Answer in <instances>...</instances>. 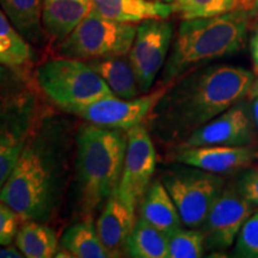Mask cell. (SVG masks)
<instances>
[{"instance_id": "23", "label": "cell", "mask_w": 258, "mask_h": 258, "mask_svg": "<svg viewBox=\"0 0 258 258\" xmlns=\"http://www.w3.org/2000/svg\"><path fill=\"white\" fill-rule=\"evenodd\" d=\"M35 60L30 42L14 27L0 8V66L27 69Z\"/></svg>"}, {"instance_id": "36", "label": "cell", "mask_w": 258, "mask_h": 258, "mask_svg": "<svg viewBox=\"0 0 258 258\" xmlns=\"http://www.w3.org/2000/svg\"><path fill=\"white\" fill-rule=\"evenodd\" d=\"M152 2H160V3H167V4H173L175 0H152Z\"/></svg>"}, {"instance_id": "16", "label": "cell", "mask_w": 258, "mask_h": 258, "mask_svg": "<svg viewBox=\"0 0 258 258\" xmlns=\"http://www.w3.org/2000/svg\"><path fill=\"white\" fill-rule=\"evenodd\" d=\"M91 10V0H42V23L47 40L59 46Z\"/></svg>"}, {"instance_id": "19", "label": "cell", "mask_w": 258, "mask_h": 258, "mask_svg": "<svg viewBox=\"0 0 258 258\" xmlns=\"http://www.w3.org/2000/svg\"><path fill=\"white\" fill-rule=\"evenodd\" d=\"M0 8L28 42L43 46L47 35L42 23V0H0Z\"/></svg>"}, {"instance_id": "18", "label": "cell", "mask_w": 258, "mask_h": 258, "mask_svg": "<svg viewBox=\"0 0 258 258\" xmlns=\"http://www.w3.org/2000/svg\"><path fill=\"white\" fill-rule=\"evenodd\" d=\"M139 209L140 218L166 234H170L182 225L175 202L172 201L161 179L151 182L139 205Z\"/></svg>"}, {"instance_id": "4", "label": "cell", "mask_w": 258, "mask_h": 258, "mask_svg": "<svg viewBox=\"0 0 258 258\" xmlns=\"http://www.w3.org/2000/svg\"><path fill=\"white\" fill-rule=\"evenodd\" d=\"M249 27L244 10L208 18L183 19L164 64L159 85L167 86L200 64L240 50Z\"/></svg>"}, {"instance_id": "35", "label": "cell", "mask_w": 258, "mask_h": 258, "mask_svg": "<svg viewBox=\"0 0 258 258\" xmlns=\"http://www.w3.org/2000/svg\"><path fill=\"white\" fill-rule=\"evenodd\" d=\"M252 11L258 16V0H253L252 4Z\"/></svg>"}, {"instance_id": "12", "label": "cell", "mask_w": 258, "mask_h": 258, "mask_svg": "<svg viewBox=\"0 0 258 258\" xmlns=\"http://www.w3.org/2000/svg\"><path fill=\"white\" fill-rule=\"evenodd\" d=\"M254 213V205L241 195L235 184L224 186L209 209L201 231L206 249L225 250L232 246L244 222Z\"/></svg>"}, {"instance_id": "29", "label": "cell", "mask_w": 258, "mask_h": 258, "mask_svg": "<svg viewBox=\"0 0 258 258\" xmlns=\"http://www.w3.org/2000/svg\"><path fill=\"white\" fill-rule=\"evenodd\" d=\"M22 219L14 209L0 200V245L9 246L16 239Z\"/></svg>"}, {"instance_id": "34", "label": "cell", "mask_w": 258, "mask_h": 258, "mask_svg": "<svg viewBox=\"0 0 258 258\" xmlns=\"http://www.w3.org/2000/svg\"><path fill=\"white\" fill-rule=\"evenodd\" d=\"M252 112L254 121H256V123L258 125V96L252 98Z\"/></svg>"}, {"instance_id": "13", "label": "cell", "mask_w": 258, "mask_h": 258, "mask_svg": "<svg viewBox=\"0 0 258 258\" xmlns=\"http://www.w3.org/2000/svg\"><path fill=\"white\" fill-rule=\"evenodd\" d=\"M252 141V123L245 106L237 103L196 129L177 147L247 146Z\"/></svg>"}, {"instance_id": "15", "label": "cell", "mask_w": 258, "mask_h": 258, "mask_svg": "<svg viewBox=\"0 0 258 258\" xmlns=\"http://www.w3.org/2000/svg\"><path fill=\"white\" fill-rule=\"evenodd\" d=\"M135 211L125 205L116 188L97 220V232L111 257L125 253V244L135 225Z\"/></svg>"}, {"instance_id": "2", "label": "cell", "mask_w": 258, "mask_h": 258, "mask_svg": "<svg viewBox=\"0 0 258 258\" xmlns=\"http://www.w3.org/2000/svg\"><path fill=\"white\" fill-rule=\"evenodd\" d=\"M253 80L250 71L227 64L190 71L170 84L148 115L150 132L163 144H182L247 96Z\"/></svg>"}, {"instance_id": "20", "label": "cell", "mask_w": 258, "mask_h": 258, "mask_svg": "<svg viewBox=\"0 0 258 258\" xmlns=\"http://www.w3.org/2000/svg\"><path fill=\"white\" fill-rule=\"evenodd\" d=\"M86 62L102 77L115 96L123 99H133L140 95L128 55L102 57Z\"/></svg>"}, {"instance_id": "22", "label": "cell", "mask_w": 258, "mask_h": 258, "mask_svg": "<svg viewBox=\"0 0 258 258\" xmlns=\"http://www.w3.org/2000/svg\"><path fill=\"white\" fill-rule=\"evenodd\" d=\"M61 247L77 258H110L99 238L92 217L84 218L67 228L61 238Z\"/></svg>"}, {"instance_id": "1", "label": "cell", "mask_w": 258, "mask_h": 258, "mask_svg": "<svg viewBox=\"0 0 258 258\" xmlns=\"http://www.w3.org/2000/svg\"><path fill=\"white\" fill-rule=\"evenodd\" d=\"M73 124L47 110L0 190V200L22 221L50 222L59 213L72 165Z\"/></svg>"}, {"instance_id": "7", "label": "cell", "mask_w": 258, "mask_h": 258, "mask_svg": "<svg viewBox=\"0 0 258 258\" xmlns=\"http://www.w3.org/2000/svg\"><path fill=\"white\" fill-rule=\"evenodd\" d=\"M182 165L167 169L160 179L175 202L182 225L200 228L224 189L225 180L218 173Z\"/></svg>"}, {"instance_id": "24", "label": "cell", "mask_w": 258, "mask_h": 258, "mask_svg": "<svg viewBox=\"0 0 258 258\" xmlns=\"http://www.w3.org/2000/svg\"><path fill=\"white\" fill-rule=\"evenodd\" d=\"M169 235L139 218L125 244V253L133 258H166Z\"/></svg>"}, {"instance_id": "25", "label": "cell", "mask_w": 258, "mask_h": 258, "mask_svg": "<svg viewBox=\"0 0 258 258\" xmlns=\"http://www.w3.org/2000/svg\"><path fill=\"white\" fill-rule=\"evenodd\" d=\"M167 235L166 258H199L205 253V234L201 228L178 227Z\"/></svg>"}, {"instance_id": "14", "label": "cell", "mask_w": 258, "mask_h": 258, "mask_svg": "<svg viewBox=\"0 0 258 258\" xmlns=\"http://www.w3.org/2000/svg\"><path fill=\"white\" fill-rule=\"evenodd\" d=\"M172 159L209 172L230 173L249 165L254 158L249 146H199L176 147Z\"/></svg>"}, {"instance_id": "6", "label": "cell", "mask_w": 258, "mask_h": 258, "mask_svg": "<svg viewBox=\"0 0 258 258\" xmlns=\"http://www.w3.org/2000/svg\"><path fill=\"white\" fill-rule=\"evenodd\" d=\"M135 34L133 23L111 21L91 10L57 46V54L83 61L128 55Z\"/></svg>"}, {"instance_id": "27", "label": "cell", "mask_w": 258, "mask_h": 258, "mask_svg": "<svg viewBox=\"0 0 258 258\" xmlns=\"http://www.w3.org/2000/svg\"><path fill=\"white\" fill-rule=\"evenodd\" d=\"M30 86L24 69L0 66V108Z\"/></svg>"}, {"instance_id": "11", "label": "cell", "mask_w": 258, "mask_h": 258, "mask_svg": "<svg viewBox=\"0 0 258 258\" xmlns=\"http://www.w3.org/2000/svg\"><path fill=\"white\" fill-rule=\"evenodd\" d=\"M127 134V151L117 189L125 205L135 211L152 182L157 154L147 125H134L128 129Z\"/></svg>"}, {"instance_id": "5", "label": "cell", "mask_w": 258, "mask_h": 258, "mask_svg": "<svg viewBox=\"0 0 258 258\" xmlns=\"http://www.w3.org/2000/svg\"><path fill=\"white\" fill-rule=\"evenodd\" d=\"M38 89L61 110L111 96L110 88L86 61L56 57L37 67Z\"/></svg>"}, {"instance_id": "10", "label": "cell", "mask_w": 258, "mask_h": 258, "mask_svg": "<svg viewBox=\"0 0 258 258\" xmlns=\"http://www.w3.org/2000/svg\"><path fill=\"white\" fill-rule=\"evenodd\" d=\"M173 24L166 19H146L137 27L128 53L140 93L150 92L158 73L169 56Z\"/></svg>"}, {"instance_id": "32", "label": "cell", "mask_w": 258, "mask_h": 258, "mask_svg": "<svg viewBox=\"0 0 258 258\" xmlns=\"http://www.w3.org/2000/svg\"><path fill=\"white\" fill-rule=\"evenodd\" d=\"M24 257V254L19 251V249H15L9 245L5 249H0V258H21Z\"/></svg>"}, {"instance_id": "8", "label": "cell", "mask_w": 258, "mask_h": 258, "mask_svg": "<svg viewBox=\"0 0 258 258\" xmlns=\"http://www.w3.org/2000/svg\"><path fill=\"white\" fill-rule=\"evenodd\" d=\"M44 111L31 86L0 108V190Z\"/></svg>"}, {"instance_id": "31", "label": "cell", "mask_w": 258, "mask_h": 258, "mask_svg": "<svg viewBox=\"0 0 258 258\" xmlns=\"http://www.w3.org/2000/svg\"><path fill=\"white\" fill-rule=\"evenodd\" d=\"M250 50H251V56H252L254 71L258 73V27L256 28V30H254L252 37H251Z\"/></svg>"}, {"instance_id": "21", "label": "cell", "mask_w": 258, "mask_h": 258, "mask_svg": "<svg viewBox=\"0 0 258 258\" xmlns=\"http://www.w3.org/2000/svg\"><path fill=\"white\" fill-rule=\"evenodd\" d=\"M16 234V246L28 258L55 257L59 239L54 228L46 222L25 220L21 222Z\"/></svg>"}, {"instance_id": "28", "label": "cell", "mask_w": 258, "mask_h": 258, "mask_svg": "<svg viewBox=\"0 0 258 258\" xmlns=\"http://www.w3.org/2000/svg\"><path fill=\"white\" fill-rule=\"evenodd\" d=\"M237 256L258 258V212L244 222L237 241Z\"/></svg>"}, {"instance_id": "33", "label": "cell", "mask_w": 258, "mask_h": 258, "mask_svg": "<svg viewBox=\"0 0 258 258\" xmlns=\"http://www.w3.org/2000/svg\"><path fill=\"white\" fill-rule=\"evenodd\" d=\"M257 96H258V79L253 80L252 85H251L249 92H247V97H249V99H252Z\"/></svg>"}, {"instance_id": "30", "label": "cell", "mask_w": 258, "mask_h": 258, "mask_svg": "<svg viewBox=\"0 0 258 258\" xmlns=\"http://www.w3.org/2000/svg\"><path fill=\"white\" fill-rule=\"evenodd\" d=\"M238 190L247 201L258 206V170H249L238 179Z\"/></svg>"}, {"instance_id": "3", "label": "cell", "mask_w": 258, "mask_h": 258, "mask_svg": "<svg viewBox=\"0 0 258 258\" xmlns=\"http://www.w3.org/2000/svg\"><path fill=\"white\" fill-rule=\"evenodd\" d=\"M127 131L83 124L76 132V191L79 211L93 217L120 184Z\"/></svg>"}, {"instance_id": "9", "label": "cell", "mask_w": 258, "mask_h": 258, "mask_svg": "<svg viewBox=\"0 0 258 258\" xmlns=\"http://www.w3.org/2000/svg\"><path fill=\"white\" fill-rule=\"evenodd\" d=\"M167 88L169 85H159L154 91L133 99H123L115 95L106 96L95 102L71 106L63 111L76 115L88 123L128 131L146 120Z\"/></svg>"}, {"instance_id": "17", "label": "cell", "mask_w": 258, "mask_h": 258, "mask_svg": "<svg viewBox=\"0 0 258 258\" xmlns=\"http://www.w3.org/2000/svg\"><path fill=\"white\" fill-rule=\"evenodd\" d=\"M92 10L111 21L140 23L146 19H167L173 4L152 0H91Z\"/></svg>"}, {"instance_id": "26", "label": "cell", "mask_w": 258, "mask_h": 258, "mask_svg": "<svg viewBox=\"0 0 258 258\" xmlns=\"http://www.w3.org/2000/svg\"><path fill=\"white\" fill-rule=\"evenodd\" d=\"M239 0H175L173 12L182 19L208 18L238 10Z\"/></svg>"}]
</instances>
